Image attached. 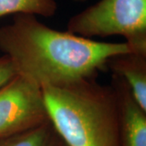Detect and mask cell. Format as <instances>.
I'll return each mask as SVG.
<instances>
[{
  "label": "cell",
  "mask_w": 146,
  "mask_h": 146,
  "mask_svg": "<svg viewBox=\"0 0 146 146\" xmlns=\"http://www.w3.org/2000/svg\"><path fill=\"white\" fill-rule=\"evenodd\" d=\"M73 1H75V2H78V3H82V2H84V1H86V0H73Z\"/></svg>",
  "instance_id": "obj_10"
},
{
  "label": "cell",
  "mask_w": 146,
  "mask_h": 146,
  "mask_svg": "<svg viewBox=\"0 0 146 146\" xmlns=\"http://www.w3.org/2000/svg\"><path fill=\"white\" fill-rule=\"evenodd\" d=\"M42 88L50 120L67 146H120L118 105L110 85L92 78Z\"/></svg>",
  "instance_id": "obj_2"
},
{
  "label": "cell",
  "mask_w": 146,
  "mask_h": 146,
  "mask_svg": "<svg viewBox=\"0 0 146 146\" xmlns=\"http://www.w3.org/2000/svg\"><path fill=\"white\" fill-rule=\"evenodd\" d=\"M0 50L18 75L42 87L96 78L110 58L131 51L126 42H97L58 31L28 14H16L0 28Z\"/></svg>",
  "instance_id": "obj_1"
},
{
  "label": "cell",
  "mask_w": 146,
  "mask_h": 146,
  "mask_svg": "<svg viewBox=\"0 0 146 146\" xmlns=\"http://www.w3.org/2000/svg\"><path fill=\"white\" fill-rule=\"evenodd\" d=\"M57 10L55 0H0V18L10 14L52 17Z\"/></svg>",
  "instance_id": "obj_7"
},
{
  "label": "cell",
  "mask_w": 146,
  "mask_h": 146,
  "mask_svg": "<svg viewBox=\"0 0 146 146\" xmlns=\"http://www.w3.org/2000/svg\"><path fill=\"white\" fill-rule=\"evenodd\" d=\"M53 146H65V145H60V144L58 145V144H57V143H55V144H54V145H53Z\"/></svg>",
  "instance_id": "obj_11"
},
{
  "label": "cell",
  "mask_w": 146,
  "mask_h": 146,
  "mask_svg": "<svg viewBox=\"0 0 146 146\" xmlns=\"http://www.w3.org/2000/svg\"><path fill=\"white\" fill-rule=\"evenodd\" d=\"M67 31L86 38L123 36L131 51L146 53V0H100L72 16Z\"/></svg>",
  "instance_id": "obj_3"
},
{
  "label": "cell",
  "mask_w": 146,
  "mask_h": 146,
  "mask_svg": "<svg viewBox=\"0 0 146 146\" xmlns=\"http://www.w3.org/2000/svg\"><path fill=\"white\" fill-rule=\"evenodd\" d=\"M50 121L41 85L16 75L0 88V138Z\"/></svg>",
  "instance_id": "obj_4"
},
{
  "label": "cell",
  "mask_w": 146,
  "mask_h": 146,
  "mask_svg": "<svg viewBox=\"0 0 146 146\" xmlns=\"http://www.w3.org/2000/svg\"><path fill=\"white\" fill-rule=\"evenodd\" d=\"M110 86L118 105L120 146H146V110L123 79L112 75Z\"/></svg>",
  "instance_id": "obj_5"
},
{
  "label": "cell",
  "mask_w": 146,
  "mask_h": 146,
  "mask_svg": "<svg viewBox=\"0 0 146 146\" xmlns=\"http://www.w3.org/2000/svg\"><path fill=\"white\" fill-rule=\"evenodd\" d=\"M17 75L16 71L9 57H0V88Z\"/></svg>",
  "instance_id": "obj_9"
},
{
  "label": "cell",
  "mask_w": 146,
  "mask_h": 146,
  "mask_svg": "<svg viewBox=\"0 0 146 146\" xmlns=\"http://www.w3.org/2000/svg\"><path fill=\"white\" fill-rule=\"evenodd\" d=\"M54 127L50 121L26 131L1 137L0 146H53Z\"/></svg>",
  "instance_id": "obj_8"
},
{
  "label": "cell",
  "mask_w": 146,
  "mask_h": 146,
  "mask_svg": "<svg viewBox=\"0 0 146 146\" xmlns=\"http://www.w3.org/2000/svg\"><path fill=\"white\" fill-rule=\"evenodd\" d=\"M106 68L127 84L138 104L146 110V53L129 51L114 55L107 60Z\"/></svg>",
  "instance_id": "obj_6"
}]
</instances>
